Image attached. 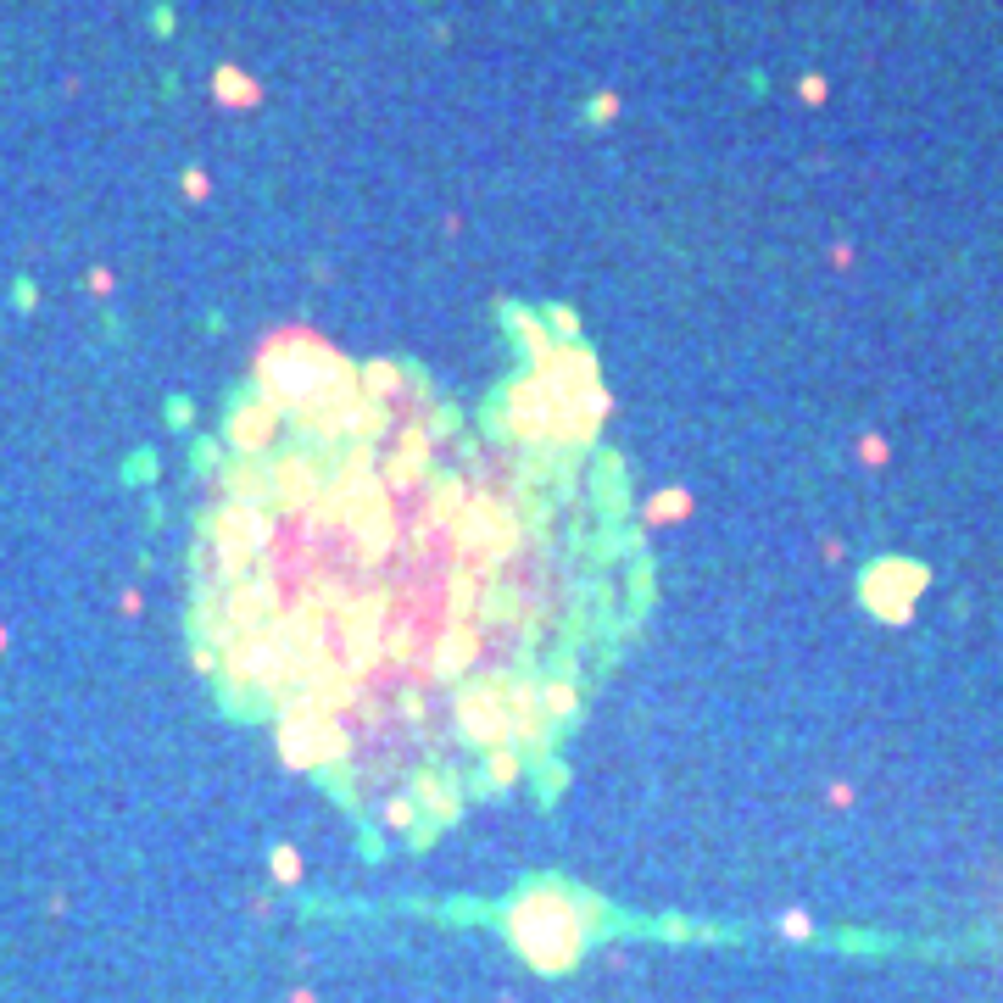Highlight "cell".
I'll use <instances>...</instances> for the list:
<instances>
[{
  "label": "cell",
  "mask_w": 1003,
  "mask_h": 1003,
  "mask_svg": "<svg viewBox=\"0 0 1003 1003\" xmlns=\"http://www.w3.org/2000/svg\"><path fill=\"white\" fill-rule=\"evenodd\" d=\"M508 931H513V942H519V953L541 970V976L569 970V964L580 959V948H586V920H580L574 903L563 898V892H552V886L513 903Z\"/></svg>",
  "instance_id": "cell-1"
},
{
  "label": "cell",
  "mask_w": 1003,
  "mask_h": 1003,
  "mask_svg": "<svg viewBox=\"0 0 1003 1003\" xmlns=\"http://www.w3.org/2000/svg\"><path fill=\"white\" fill-rule=\"evenodd\" d=\"M457 714H463V736H469V742H480V747H502V742L513 736L508 691H502V686H474V691H463Z\"/></svg>",
  "instance_id": "cell-2"
},
{
  "label": "cell",
  "mask_w": 1003,
  "mask_h": 1003,
  "mask_svg": "<svg viewBox=\"0 0 1003 1003\" xmlns=\"http://www.w3.org/2000/svg\"><path fill=\"white\" fill-rule=\"evenodd\" d=\"M508 430H513V441H524V446L552 441V391L535 374H524L508 391Z\"/></svg>",
  "instance_id": "cell-3"
},
{
  "label": "cell",
  "mask_w": 1003,
  "mask_h": 1003,
  "mask_svg": "<svg viewBox=\"0 0 1003 1003\" xmlns=\"http://www.w3.org/2000/svg\"><path fill=\"white\" fill-rule=\"evenodd\" d=\"M279 407L274 402H262V396H251L246 407H235L229 413V446H235L240 457H257V452H268L274 446V435H279Z\"/></svg>",
  "instance_id": "cell-4"
},
{
  "label": "cell",
  "mask_w": 1003,
  "mask_h": 1003,
  "mask_svg": "<svg viewBox=\"0 0 1003 1003\" xmlns=\"http://www.w3.org/2000/svg\"><path fill=\"white\" fill-rule=\"evenodd\" d=\"M268 496H279L285 508H301V502L324 496V474H318L301 452H290V457H279L274 469H268Z\"/></svg>",
  "instance_id": "cell-5"
},
{
  "label": "cell",
  "mask_w": 1003,
  "mask_h": 1003,
  "mask_svg": "<svg viewBox=\"0 0 1003 1003\" xmlns=\"http://www.w3.org/2000/svg\"><path fill=\"white\" fill-rule=\"evenodd\" d=\"M469 664H474V625L446 630V641L430 652V669L441 680H457V675H469Z\"/></svg>",
  "instance_id": "cell-6"
},
{
  "label": "cell",
  "mask_w": 1003,
  "mask_h": 1003,
  "mask_svg": "<svg viewBox=\"0 0 1003 1003\" xmlns=\"http://www.w3.org/2000/svg\"><path fill=\"white\" fill-rule=\"evenodd\" d=\"M424 496H430V524H457L463 508H469V485L457 474H441V480H424Z\"/></svg>",
  "instance_id": "cell-7"
},
{
  "label": "cell",
  "mask_w": 1003,
  "mask_h": 1003,
  "mask_svg": "<svg viewBox=\"0 0 1003 1003\" xmlns=\"http://www.w3.org/2000/svg\"><path fill=\"white\" fill-rule=\"evenodd\" d=\"M357 385H363V402L391 407V396L402 391V368L396 363H368V368H357Z\"/></svg>",
  "instance_id": "cell-8"
},
{
  "label": "cell",
  "mask_w": 1003,
  "mask_h": 1003,
  "mask_svg": "<svg viewBox=\"0 0 1003 1003\" xmlns=\"http://www.w3.org/2000/svg\"><path fill=\"white\" fill-rule=\"evenodd\" d=\"M212 95H218L223 106H257V79L240 73V67H218V73H212Z\"/></svg>",
  "instance_id": "cell-9"
},
{
  "label": "cell",
  "mask_w": 1003,
  "mask_h": 1003,
  "mask_svg": "<svg viewBox=\"0 0 1003 1003\" xmlns=\"http://www.w3.org/2000/svg\"><path fill=\"white\" fill-rule=\"evenodd\" d=\"M541 708H547V719H552V725L574 719V708H580V691H574V680H569V675L547 680V686H541Z\"/></svg>",
  "instance_id": "cell-10"
},
{
  "label": "cell",
  "mask_w": 1003,
  "mask_h": 1003,
  "mask_svg": "<svg viewBox=\"0 0 1003 1003\" xmlns=\"http://www.w3.org/2000/svg\"><path fill=\"white\" fill-rule=\"evenodd\" d=\"M691 513V496L686 491H664L647 502V524H669V519H686Z\"/></svg>",
  "instance_id": "cell-11"
},
{
  "label": "cell",
  "mask_w": 1003,
  "mask_h": 1003,
  "mask_svg": "<svg viewBox=\"0 0 1003 1003\" xmlns=\"http://www.w3.org/2000/svg\"><path fill=\"white\" fill-rule=\"evenodd\" d=\"M519 764H524L519 753H491V758H485V786H496V792L513 786V781H519Z\"/></svg>",
  "instance_id": "cell-12"
},
{
  "label": "cell",
  "mask_w": 1003,
  "mask_h": 1003,
  "mask_svg": "<svg viewBox=\"0 0 1003 1003\" xmlns=\"http://www.w3.org/2000/svg\"><path fill=\"white\" fill-rule=\"evenodd\" d=\"M413 820H418L413 797H391V803H385V825H391V831H413Z\"/></svg>",
  "instance_id": "cell-13"
},
{
  "label": "cell",
  "mask_w": 1003,
  "mask_h": 1003,
  "mask_svg": "<svg viewBox=\"0 0 1003 1003\" xmlns=\"http://www.w3.org/2000/svg\"><path fill=\"white\" fill-rule=\"evenodd\" d=\"M274 875H279V881H296V875H301L296 847H274Z\"/></svg>",
  "instance_id": "cell-14"
},
{
  "label": "cell",
  "mask_w": 1003,
  "mask_h": 1003,
  "mask_svg": "<svg viewBox=\"0 0 1003 1003\" xmlns=\"http://www.w3.org/2000/svg\"><path fill=\"white\" fill-rule=\"evenodd\" d=\"M184 196H207V173H201V168H190V173H184Z\"/></svg>",
  "instance_id": "cell-15"
},
{
  "label": "cell",
  "mask_w": 1003,
  "mask_h": 1003,
  "mask_svg": "<svg viewBox=\"0 0 1003 1003\" xmlns=\"http://www.w3.org/2000/svg\"><path fill=\"white\" fill-rule=\"evenodd\" d=\"M613 112H619V101H613V95H597V101H591V118H613Z\"/></svg>",
  "instance_id": "cell-16"
},
{
  "label": "cell",
  "mask_w": 1003,
  "mask_h": 1003,
  "mask_svg": "<svg viewBox=\"0 0 1003 1003\" xmlns=\"http://www.w3.org/2000/svg\"><path fill=\"white\" fill-rule=\"evenodd\" d=\"M0 647H6V630H0Z\"/></svg>",
  "instance_id": "cell-17"
}]
</instances>
